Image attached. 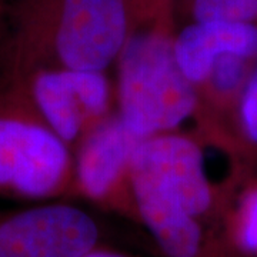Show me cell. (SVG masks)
<instances>
[{
  "label": "cell",
  "mask_w": 257,
  "mask_h": 257,
  "mask_svg": "<svg viewBox=\"0 0 257 257\" xmlns=\"http://www.w3.org/2000/svg\"><path fill=\"white\" fill-rule=\"evenodd\" d=\"M176 29L175 0H162L130 26L113 64L116 113L139 140L189 130V121L207 123L199 93L176 60Z\"/></svg>",
  "instance_id": "6da1fadb"
},
{
  "label": "cell",
  "mask_w": 257,
  "mask_h": 257,
  "mask_svg": "<svg viewBox=\"0 0 257 257\" xmlns=\"http://www.w3.org/2000/svg\"><path fill=\"white\" fill-rule=\"evenodd\" d=\"M130 26L127 0H10L5 47L26 62L109 70Z\"/></svg>",
  "instance_id": "7a4b0ae2"
},
{
  "label": "cell",
  "mask_w": 257,
  "mask_h": 257,
  "mask_svg": "<svg viewBox=\"0 0 257 257\" xmlns=\"http://www.w3.org/2000/svg\"><path fill=\"white\" fill-rule=\"evenodd\" d=\"M73 150L39 116L5 52L0 64V197L72 199Z\"/></svg>",
  "instance_id": "3957f363"
},
{
  "label": "cell",
  "mask_w": 257,
  "mask_h": 257,
  "mask_svg": "<svg viewBox=\"0 0 257 257\" xmlns=\"http://www.w3.org/2000/svg\"><path fill=\"white\" fill-rule=\"evenodd\" d=\"M25 92L39 116L73 150L92 128L116 113L114 80L109 70H83L26 62L9 53Z\"/></svg>",
  "instance_id": "277c9868"
},
{
  "label": "cell",
  "mask_w": 257,
  "mask_h": 257,
  "mask_svg": "<svg viewBox=\"0 0 257 257\" xmlns=\"http://www.w3.org/2000/svg\"><path fill=\"white\" fill-rule=\"evenodd\" d=\"M139 140L113 113L73 149L72 199L139 223L132 183V162Z\"/></svg>",
  "instance_id": "5b68a950"
},
{
  "label": "cell",
  "mask_w": 257,
  "mask_h": 257,
  "mask_svg": "<svg viewBox=\"0 0 257 257\" xmlns=\"http://www.w3.org/2000/svg\"><path fill=\"white\" fill-rule=\"evenodd\" d=\"M100 243L97 220L66 200L0 210V257H82Z\"/></svg>",
  "instance_id": "8992f818"
},
{
  "label": "cell",
  "mask_w": 257,
  "mask_h": 257,
  "mask_svg": "<svg viewBox=\"0 0 257 257\" xmlns=\"http://www.w3.org/2000/svg\"><path fill=\"white\" fill-rule=\"evenodd\" d=\"M175 55L184 76L197 90L211 66L223 56L240 55L257 60V23L186 22L176 29Z\"/></svg>",
  "instance_id": "52a82bcc"
},
{
  "label": "cell",
  "mask_w": 257,
  "mask_h": 257,
  "mask_svg": "<svg viewBox=\"0 0 257 257\" xmlns=\"http://www.w3.org/2000/svg\"><path fill=\"white\" fill-rule=\"evenodd\" d=\"M226 230L234 248L247 257H257V182L247 184L231 213H226Z\"/></svg>",
  "instance_id": "ba28073f"
},
{
  "label": "cell",
  "mask_w": 257,
  "mask_h": 257,
  "mask_svg": "<svg viewBox=\"0 0 257 257\" xmlns=\"http://www.w3.org/2000/svg\"><path fill=\"white\" fill-rule=\"evenodd\" d=\"M187 22L257 23V0H183Z\"/></svg>",
  "instance_id": "9c48e42d"
},
{
  "label": "cell",
  "mask_w": 257,
  "mask_h": 257,
  "mask_svg": "<svg viewBox=\"0 0 257 257\" xmlns=\"http://www.w3.org/2000/svg\"><path fill=\"white\" fill-rule=\"evenodd\" d=\"M230 119L240 147L257 150V63L240 92Z\"/></svg>",
  "instance_id": "30bf717a"
},
{
  "label": "cell",
  "mask_w": 257,
  "mask_h": 257,
  "mask_svg": "<svg viewBox=\"0 0 257 257\" xmlns=\"http://www.w3.org/2000/svg\"><path fill=\"white\" fill-rule=\"evenodd\" d=\"M160 2L162 0H127L132 25L156 9Z\"/></svg>",
  "instance_id": "8fae6325"
},
{
  "label": "cell",
  "mask_w": 257,
  "mask_h": 257,
  "mask_svg": "<svg viewBox=\"0 0 257 257\" xmlns=\"http://www.w3.org/2000/svg\"><path fill=\"white\" fill-rule=\"evenodd\" d=\"M82 257H136L133 254H128L126 251H121L117 248L107 247L104 244H97L96 247H93L92 250H89L87 253H84Z\"/></svg>",
  "instance_id": "7c38bea8"
},
{
  "label": "cell",
  "mask_w": 257,
  "mask_h": 257,
  "mask_svg": "<svg viewBox=\"0 0 257 257\" xmlns=\"http://www.w3.org/2000/svg\"><path fill=\"white\" fill-rule=\"evenodd\" d=\"M10 0H0V47L3 46L9 30Z\"/></svg>",
  "instance_id": "4fadbf2b"
},
{
  "label": "cell",
  "mask_w": 257,
  "mask_h": 257,
  "mask_svg": "<svg viewBox=\"0 0 257 257\" xmlns=\"http://www.w3.org/2000/svg\"><path fill=\"white\" fill-rule=\"evenodd\" d=\"M2 57H3V46L0 47V64H2Z\"/></svg>",
  "instance_id": "5bb4252c"
}]
</instances>
